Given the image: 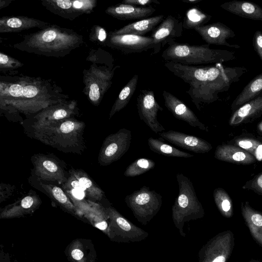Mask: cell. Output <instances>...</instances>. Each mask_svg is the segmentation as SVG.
<instances>
[{
    "label": "cell",
    "mask_w": 262,
    "mask_h": 262,
    "mask_svg": "<svg viewBox=\"0 0 262 262\" xmlns=\"http://www.w3.org/2000/svg\"><path fill=\"white\" fill-rule=\"evenodd\" d=\"M234 141L236 146L245 150L256 160L262 161V141L250 137H238Z\"/></svg>",
    "instance_id": "cell-34"
},
{
    "label": "cell",
    "mask_w": 262,
    "mask_h": 262,
    "mask_svg": "<svg viewBox=\"0 0 262 262\" xmlns=\"http://www.w3.org/2000/svg\"><path fill=\"white\" fill-rule=\"evenodd\" d=\"M38 182L45 192L61 208L73 215H83L61 188L51 183H43L40 180Z\"/></svg>",
    "instance_id": "cell-26"
},
{
    "label": "cell",
    "mask_w": 262,
    "mask_h": 262,
    "mask_svg": "<svg viewBox=\"0 0 262 262\" xmlns=\"http://www.w3.org/2000/svg\"><path fill=\"white\" fill-rule=\"evenodd\" d=\"M241 209L252 235L262 246V213L253 209L248 202L242 204Z\"/></svg>",
    "instance_id": "cell-27"
},
{
    "label": "cell",
    "mask_w": 262,
    "mask_h": 262,
    "mask_svg": "<svg viewBox=\"0 0 262 262\" xmlns=\"http://www.w3.org/2000/svg\"><path fill=\"white\" fill-rule=\"evenodd\" d=\"M108 69H96V74H93L92 79L88 83V96L90 101L95 105H98L103 95L112 84L114 71Z\"/></svg>",
    "instance_id": "cell-18"
},
{
    "label": "cell",
    "mask_w": 262,
    "mask_h": 262,
    "mask_svg": "<svg viewBox=\"0 0 262 262\" xmlns=\"http://www.w3.org/2000/svg\"><path fill=\"white\" fill-rule=\"evenodd\" d=\"M243 188L252 190L258 194L262 195V172L247 181L243 186Z\"/></svg>",
    "instance_id": "cell-37"
},
{
    "label": "cell",
    "mask_w": 262,
    "mask_h": 262,
    "mask_svg": "<svg viewBox=\"0 0 262 262\" xmlns=\"http://www.w3.org/2000/svg\"><path fill=\"white\" fill-rule=\"evenodd\" d=\"M95 28V34L96 39L101 42H106L107 38V34L105 30L99 26H96Z\"/></svg>",
    "instance_id": "cell-42"
},
{
    "label": "cell",
    "mask_w": 262,
    "mask_h": 262,
    "mask_svg": "<svg viewBox=\"0 0 262 262\" xmlns=\"http://www.w3.org/2000/svg\"><path fill=\"white\" fill-rule=\"evenodd\" d=\"M65 190H78L84 192V189L80 182L71 174H69L67 181L62 185Z\"/></svg>",
    "instance_id": "cell-38"
},
{
    "label": "cell",
    "mask_w": 262,
    "mask_h": 262,
    "mask_svg": "<svg viewBox=\"0 0 262 262\" xmlns=\"http://www.w3.org/2000/svg\"><path fill=\"white\" fill-rule=\"evenodd\" d=\"M83 43L82 36L72 30L49 25L26 35L13 47L30 53L48 57H63Z\"/></svg>",
    "instance_id": "cell-3"
},
{
    "label": "cell",
    "mask_w": 262,
    "mask_h": 262,
    "mask_svg": "<svg viewBox=\"0 0 262 262\" xmlns=\"http://www.w3.org/2000/svg\"><path fill=\"white\" fill-rule=\"evenodd\" d=\"M214 157L217 160L239 164H250L256 159L243 148L234 145L224 144L217 147Z\"/></svg>",
    "instance_id": "cell-22"
},
{
    "label": "cell",
    "mask_w": 262,
    "mask_h": 262,
    "mask_svg": "<svg viewBox=\"0 0 262 262\" xmlns=\"http://www.w3.org/2000/svg\"><path fill=\"white\" fill-rule=\"evenodd\" d=\"M208 45L226 46L239 48L237 45H231L227 39L235 36L234 32L226 25L220 22L204 25L194 29Z\"/></svg>",
    "instance_id": "cell-15"
},
{
    "label": "cell",
    "mask_w": 262,
    "mask_h": 262,
    "mask_svg": "<svg viewBox=\"0 0 262 262\" xmlns=\"http://www.w3.org/2000/svg\"><path fill=\"white\" fill-rule=\"evenodd\" d=\"M163 51L162 57L166 61L187 65H198L226 61L234 58L233 53L209 48V45H191L172 40Z\"/></svg>",
    "instance_id": "cell-5"
},
{
    "label": "cell",
    "mask_w": 262,
    "mask_h": 262,
    "mask_svg": "<svg viewBox=\"0 0 262 262\" xmlns=\"http://www.w3.org/2000/svg\"><path fill=\"white\" fill-rule=\"evenodd\" d=\"M69 173L80 182L89 200L95 202L102 200L104 195V191L92 181L85 172L81 169H71L69 170Z\"/></svg>",
    "instance_id": "cell-28"
},
{
    "label": "cell",
    "mask_w": 262,
    "mask_h": 262,
    "mask_svg": "<svg viewBox=\"0 0 262 262\" xmlns=\"http://www.w3.org/2000/svg\"><path fill=\"white\" fill-rule=\"evenodd\" d=\"M155 165V161L151 159L146 158L137 159L127 167L124 175L127 177L138 176L153 169Z\"/></svg>",
    "instance_id": "cell-35"
},
{
    "label": "cell",
    "mask_w": 262,
    "mask_h": 262,
    "mask_svg": "<svg viewBox=\"0 0 262 262\" xmlns=\"http://www.w3.org/2000/svg\"><path fill=\"white\" fill-rule=\"evenodd\" d=\"M211 18L210 15L202 12L195 7L187 11L183 21V28L185 29H194L205 25Z\"/></svg>",
    "instance_id": "cell-32"
},
{
    "label": "cell",
    "mask_w": 262,
    "mask_h": 262,
    "mask_svg": "<svg viewBox=\"0 0 262 262\" xmlns=\"http://www.w3.org/2000/svg\"><path fill=\"white\" fill-rule=\"evenodd\" d=\"M76 104L73 102L53 105L37 113L33 117L31 125H44L72 118L77 113Z\"/></svg>",
    "instance_id": "cell-16"
},
{
    "label": "cell",
    "mask_w": 262,
    "mask_h": 262,
    "mask_svg": "<svg viewBox=\"0 0 262 262\" xmlns=\"http://www.w3.org/2000/svg\"><path fill=\"white\" fill-rule=\"evenodd\" d=\"M23 64L19 61L3 53H0V69L14 70L21 67Z\"/></svg>",
    "instance_id": "cell-36"
},
{
    "label": "cell",
    "mask_w": 262,
    "mask_h": 262,
    "mask_svg": "<svg viewBox=\"0 0 262 262\" xmlns=\"http://www.w3.org/2000/svg\"><path fill=\"white\" fill-rule=\"evenodd\" d=\"M201 1L202 0H182V1L184 3H192V4L197 3Z\"/></svg>",
    "instance_id": "cell-43"
},
{
    "label": "cell",
    "mask_w": 262,
    "mask_h": 262,
    "mask_svg": "<svg viewBox=\"0 0 262 262\" xmlns=\"http://www.w3.org/2000/svg\"><path fill=\"white\" fill-rule=\"evenodd\" d=\"M66 95L40 78L16 77L1 81V108L9 113L31 115L63 103Z\"/></svg>",
    "instance_id": "cell-1"
},
{
    "label": "cell",
    "mask_w": 262,
    "mask_h": 262,
    "mask_svg": "<svg viewBox=\"0 0 262 262\" xmlns=\"http://www.w3.org/2000/svg\"><path fill=\"white\" fill-rule=\"evenodd\" d=\"M137 107L140 119L152 132L159 134L165 130L158 120V112L163 108L156 100L153 91H141L137 99Z\"/></svg>",
    "instance_id": "cell-8"
},
{
    "label": "cell",
    "mask_w": 262,
    "mask_h": 262,
    "mask_svg": "<svg viewBox=\"0 0 262 262\" xmlns=\"http://www.w3.org/2000/svg\"><path fill=\"white\" fill-rule=\"evenodd\" d=\"M15 186L1 183L0 185V202L6 200L11 196L15 189Z\"/></svg>",
    "instance_id": "cell-39"
},
{
    "label": "cell",
    "mask_w": 262,
    "mask_h": 262,
    "mask_svg": "<svg viewBox=\"0 0 262 262\" xmlns=\"http://www.w3.org/2000/svg\"><path fill=\"white\" fill-rule=\"evenodd\" d=\"M34 171L39 180L64 184L68 177L61 161L54 155L37 154L31 158Z\"/></svg>",
    "instance_id": "cell-7"
},
{
    "label": "cell",
    "mask_w": 262,
    "mask_h": 262,
    "mask_svg": "<svg viewBox=\"0 0 262 262\" xmlns=\"http://www.w3.org/2000/svg\"><path fill=\"white\" fill-rule=\"evenodd\" d=\"M83 121L71 118L44 125H31L32 138L64 153L81 154L85 148Z\"/></svg>",
    "instance_id": "cell-4"
},
{
    "label": "cell",
    "mask_w": 262,
    "mask_h": 262,
    "mask_svg": "<svg viewBox=\"0 0 262 262\" xmlns=\"http://www.w3.org/2000/svg\"><path fill=\"white\" fill-rule=\"evenodd\" d=\"M96 2L95 0H48L41 3L52 13L72 20L83 14L91 13Z\"/></svg>",
    "instance_id": "cell-10"
},
{
    "label": "cell",
    "mask_w": 262,
    "mask_h": 262,
    "mask_svg": "<svg viewBox=\"0 0 262 262\" xmlns=\"http://www.w3.org/2000/svg\"><path fill=\"white\" fill-rule=\"evenodd\" d=\"M183 32V22L172 15H168L152 31L150 36L155 43L154 54L158 53L166 43L181 37Z\"/></svg>",
    "instance_id": "cell-12"
},
{
    "label": "cell",
    "mask_w": 262,
    "mask_h": 262,
    "mask_svg": "<svg viewBox=\"0 0 262 262\" xmlns=\"http://www.w3.org/2000/svg\"><path fill=\"white\" fill-rule=\"evenodd\" d=\"M262 114V95L259 96L237 109L229 119L231 126L247 123Z\"/></svg>",
    "instance_id": "cell-23"
},
{
    "label": "cell",
    "mask_w": 262,
    "mask_h": 262,
    "mask_svg": "<svg viewBox=\"0 0 262 262\" xmlns=\"http://www.w3.org/2000/svg\"><path fill=\"white\" fill-rule=\"evenodd\" d=\"M223 9L240 17L262 20V8L257 4L246 1H232L221 6Z\"/></svg>",
    "instance_id": "cell-24"
},
{
    "label": "cell",
    "mask_w": 262,
    "mask_h": 262,
    "mask_svg": "<svg viewBox=\"0 0 262 262\" xmlns=\"http://www.w3.org/2000/svg\"><path fill=\"white\" fill-rule=\"evenodd\" d=\"M49 25L48 23L27 16H3L0 19V32H18L36 27L42 29Z\"/></svg>",
    "instance_id": "cell-21"
},
{
    "label": "cell",
    "mask_w": 262,
    "mask_h": 262,
    "mask_svg": "<svg viewBox=\"0 0 262 262\" xmlns=\"http://www.w3.org/2000/svg\"><path fill=\"white\" fill-rule=\"evenodd\" d=\"M253 46L262 60V32L261 31L255 32L253 38Z\"/></svg>",
    "instance_id": "cell-40"
},
{
    "label": "cell",
    "mask_w": 262,
    "mask_h": 262,
    "mask_svg": "<svg viewBox=\"0 0 262 262\" xmlns=\"http://www.w3.org/2000/svg\"><path fill=\"white\" fill-rule=\"evenodd\" d=\"M122 4L131 5L137 6L140 5L142 7L149 6L152 3L160 4V3L157 0H124Z\"/></svg>",
    "instance_id": "cell-41"
},
{
    "label": "cell",
    "mask_w": 262,
    "mask_h": 262,
    "mask_svg": "<svg viewBox=\"0 0 262 262\" xmlns=\"http://www.w3.org/2000/svg\"><path fill=\"white\" fill-rule=\"evenodd\" d=\"M163 15H157L129 24L109 33L112 35L132 34L142 36L153 31L163 20Z\"/></svg>",
    "instance_id": "cell-25"
},
{
    "label": "cell",
    "mask_w": 262,
    "mask_h": 262,
    "mask_svg": "<svg viewBox=\"0 0 262 262\" xmlns=\"http://www.w3.org/2000/svg\"><path fill=\"white\" fill-rule=\"evenodd\" d=\"M165 67L189 85L187 93L198 110L202 103L212 102L223 89L226 81L225 71L220 64L215 67H199L166 61Z\"/></svg>",
    "instance_id": "cell-2"
},
{
    "label": "cell",
    "mask_w": 262,
    "mask_h": 262,
    "mask_svg": "<svg viewBox=\"0 0 262 262\" xmlns=\"http://www.w3.org/2000/svg\"><path fill=\"white\" fill-rule=\"evenodd\" d=\"M155 11L156 9L151 6L137 7L121 3L108 7L105 13L118 19L125 20L146 18Z\"/></svg>",
    "instance_id": "cell-20"
},
{
    "label": "cell",
    "mask_w": 262,
    "mask_h": 262,
    "mask_svg": "<svg viewBox=\"0 0 262 262\" xmlns=\"http://www.w3.org/2000/svg\"><path fill=\"white\" fill-rule=\"evenodd\" d=\"M150 149L160 155L167 157L188 158L194 156L188 152L180 150L168 145L160 139L150 137L147 140Z\"/></svg>",
    "instance_id": "cell-31"
},
{
    "label": "cell",
    "mask_w": 262,
    "mask_h": 262,
    "mask_svg": "<svg viewBox=\"0 0 262 262\" xmlns=\"http://www.w3.org/2000/svg\"><path fill=\"white\" fill-rule=\"evenodd\" d=\"M162 95L165 106L175 118L187 122L192 127L209 131L208 127L200 121L192 111L182 101L166 91H163Z\"/></svg>",
    "instance_id": "cell-13"
},
{
    "label": "cell",
    "mask_w": 262,
    "mask_h": 262,
    "mask_svg": "<svg viewBox=\"0 0 262 262\" xmlns=\"http://www.w3.org/2000/svg\"><path fill=\"white\" fill-rule=\"evenodd\" d=\"M213 197L221 213L226 217H231L233 212V203L227 192L222 188H217L213 191Z\"/></svg>",
    "instance_id": "cell-33"
},
{
    "label": "cell",
    "mask_w": 262,
    "mask_h": 262,
    "mask_svg": "<svg viewBox=\"0 0 262 262\" xmlns=\"http://www.w3.org/2000/svg\"><path fill=\"white\" fill-rule=\"evenodd\" d=\"M162 195L149 187L143 186L127 195L125 201L128 206L137 212L151 213L158 210L162 204Z\"/></svg>",
    "instance_id": "cell-11"
},
{
    "label": "cell",
    "mask_w": 262,
    "mask_h": 262,
    "mask_svg": "<svg viewBox=\"0 0 262 262\" xmlns=\"http://www.w3.org/2000/svg\"><path fill=\"white\" fill-rule=\"evenodd\" d=\"M131 140V131L124 128L107 136L100 148L98 163L101 166H107L120 159L128 150Z\"/></svg>",
    "instance_id": "cell-6"
},
{
    "label": "cell",
    "mask_w": 262,
    "mask_h": 262,
    "mask_svg": "<svg viewBox=\"0 0 262 262\" xmlns=\"http://www.w3.org/2000/svg\"><path fill=\"white\" fill-rule=\"evenodd\" d=\"M41 201L35 193L28 194L1 210L0 219L20 217L34 213L40 206Z\"/></svg>",
    "instance_id": "cell-17"
},
{
    "label": "cell",
    "mask_w": 262,
    "mask_h": 262,
    "mask_svg": "<svg viewBox=\"0 0 262 262\" xmlns=\"http://www.w3.org/2000/svg\"><path fill=\"white\" fill-rule=\"evenodd\" d=\"M262 91V73L255 77L244 88L241 93L233 102L232 110L240 107L244 104L253 99Z\"/></svg>",
    "instance_id": "cell-29"
},
{
    "label": "cell",
    "mask_w": 262,
    "mask_h": 262,
    "mask_svg": "<svg viewBox=\"0 0 262 262\" xmlns=\"http://www.w3.org/2000/svg\"><path fill=\"white\" fill-rule=\"evenodd\" d=\"M65 254L71 262H95L96 259L94 245L88 239H74L66 248Z\"/></svg>",
    "instance_id": "cell-19"
},
{
    "label": "cell",
    "mask_w": 262,
    "mask_h": 262,
    "mask_svg": "<svg viewBox=\"0 0 262 262\" xmlns=\"http://www.w3.org/2000/svg\"><path fill=\"white\" fill-rule=\"evenodd\" d=\"M257 130L262 133V121L257 125Z\"/></svg>",
    "instance_id": "cell-44"
},
{
    "label": "cell",
    "mask_w": 262,
    "mask_h": 262,
    "mask_svg": "<svg viewBox=\"0 0 262 262\" xmlns=\"http://www.w3.org/2000/svg\"><path fill=\"white\" fill-rule=\"evenodd\" d=\"M138 80V75H134L121 90L110 111L109 119L124 108L128 103L136 91Z\"/></svg>",
    "instance_id": "cell-30"
},
{
    "label": "cell",
    "mask_w": 262,
    "mask_h": 262,
    "mask_svg": "<svg viewBox=\"0 0 262 262\" xmlns=\"http://www.w3.org/2000/svg\"><path fill=\"white\" fill-rule=\"evenodd\" d=\"M159 135L169 142L196 154L206 153L212 148L208 141L184 133L170 130Z\"/></svg>",
    "instance_id": "cell-14"
},
{
    "label": "cell",
    "mask_w": 262,
    "mask_h": 262,
    "mask_svg": "<svg viewBox=\"0 0 262 262\" xmlns=\"http://www.w3.org/2000/svg\"><path fill=\"white\" fill-rule=\"evenodd\" d=\"M105 44L124 54L139 53L149 50L154 51L155 49V41L151 37L132 34L108 33Z\"/></svg>",
    "instance_id": "cell-9"
}]
</instances>
